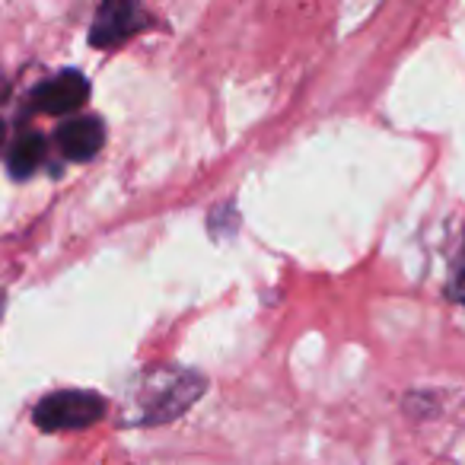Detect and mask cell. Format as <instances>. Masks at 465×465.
<instances>
[{
	"instance_id": "1",
	"label": "cell",
	"mask_w": 465,
	"mask_h": 465,
	"mask_svg": "<svg viewBox=\"0 0 465 465\" xmlns=\"http://www.w3.org/2000/svg\"><path fill=\"white\" fill-rule=\"evenodd\" d=\"M204 395V376L182 367H153L134 382L128 399V424H169Z\"/></svg>"
},
{
	"instance_id": "2",
	"label": "cell",
	"mask_w": 465,
	"mask_h": 465,
	"mask_svg": "<svg viewBox=\"0 0 465 465\" xmlns=\"http://www.w3.org/2000/svg\"><path fill=\"white\" fill-rule=\"evenodd\" d=\"M105 399L86 389H61L52 392L33 408V420L39 430L58 433V430H84L103 420Z\"/></svg>"
},
{
	"instance_id": "3",
	"label": "cell",
	"mask_w": 465,
	"mask_h": 465,
	"mask_svg": "<svg viewBox=\"0 0 465 465\" xmlns=\"http://www.w3.org/2000/svg\"><path fill=\"white\" fill-rule=\"evenodd\" d=\"M150 26V16L143 7L131 4V0H109L96 10V20L90 29V45L93 48H115L134 33Z\"/></svg>"
},
{
	"instance_id": "4",
	"label": "cell",
	"mask_w": 465,
	"mask_h": 465,
	"mask_svg": "<svg viewBox=\"0 0 465 465\" xmlns=\"http://www.w3.org/2000/svg\"><path fill=\"white\" fill-rule=\"evenodd\" d=\"M90 96V84L80 71H61L58 77L45 80L33 90V109L45 115H67L77 112Z\"/></svg>"
},
{
	"instance_id": "5",
	"label": "cell",
	"mask_w": 465,
	"mask_h": 465,
	"mask_svg": "<svg viewBox=\"0 0 465 465\" xmlns=\"http://www.w3.org/2000/svg\"><path fill=\"white\" fill-rule=\"evenodd\" d=\"M54 141H58L61 153H64L67 160L86 163L103 150L105 128L96 115H80V118H71V122L61 124L58 134H54Z\"/></svg>"
},
{
	"instance_id": "6",
	"label": "cell",
	"mask_w": 465,
	"mask_h": 465,
	"mask_svg": "<svg viewBox=\"0 0 465 465\" xmlns=\"http://www.w3.org/2000/svg\"><path fill=\"white\" fill-rule=\"evenodd\" d=\"M45 163V137L39 131H26L14 141L7 153V173L14 179H29Z\"/></svg>"
},
{
	"instance_id": "7",
	"label": "cell",
	"mask_w": 465,
	"mask_h": 465,
	"mask_svg": "<svg viewBox=\"0 0 465 465\" xmlns=\"http://www.w3.org/2000/svg\"><path fill=\"white\" fill-rule=\"evenodd\" d=\"M450 297L456 303L465 306V240H462V249H459V259L452 265V274H450Z\"/></svg>"
}]
</instances>
